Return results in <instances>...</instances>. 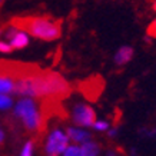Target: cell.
<instances>
[{
	"label": "cell",
	"instance_id": "obj_3",
	"mask_svg": "<svg viewBox=\"0 0 156 156\" xmlns=\"http://www.w3.org/2000/svg\"><path fill=\"white\" fill-rule=\"evenodd\" d=\"M14 116L20 119L24 130H27L29 133L42 135L44 132L48 120L43 116L40 105H37V102H34L33 98H22L16 103Z\"/></svg>",
	"mask_w": 156,
	"mask_h": 156
},
{
	"label": "cell",
	"instance_id": "obj_4",
	"mask_svg": "<svg viewBox=\"0 0 156 156\" xmlns=\"http://www.w3.org/2000/svg\"><path fill=\"white\" fill-rule=\"evenodd\" d=\"M40 70L37 65L32 63H22V62L13 60H0V76L9 77L12 80H17L26 76H30Z\"/></svg>",
	"mask_w": 156,
	"mask_h": 156
},
{
	"label": "cell",
	"instance_id": "obj_5",
	"mask_svg": "<svg viewBox=\"0 0 156 156\" xmlns=\"http://www.w3.org/2000/svg\"><path fill=\"white\" fill-rule=\"evenodd\" d=\"M69 146V137L60 129H53L49 133L44 143V155L46 156H59L66 151Z\"/></svg>",
	"mask_w": 156,
	"mask_h": 156
},
{
	"label": "cell",
	"instance_id": "obj_17",
	"mask_svg": "<svg viewBox=\"0 0 156 156\" xmlns=\"http://www.w3.org/2000/svg\"><path fill=\"white\" fill-rule=\"evenodd\" d=\"M143 136H147V137H155L156 136V128H145L142 130Z\"/></svg>",
	"mask_w": 156,
	"mask_h": 156
},
{
	"label": "cell",
	"instance_id": "obj_16",
	"mask_svg": "<svg viewBox=\"0 0 156 156\" xmlns=\"http://www.w3.org/2000/svg\"><path fill=\"white\" fill-rule=\"evenodd\" d=\"M0 52L2 53H10V52H13V48L10 46V43L0 42Z\"/></svg>",
	"mask_w": 156,
	"mask_h": 156
},
{
	"label": "cell",
	"instance_id": "obj_20",
	"mask_svg": "<svg viewBox=\"0 0 156 156\" xmlns=\"http://www.w3.org/2000/svg\"><path fill=\"white\" fill-rule=\"evenodd\" d=\"M3 140H5V132L0 130V145H3Z\"/></svg>",
	"mask_w": 156,
	"mask_h": 156
},
{
	"label": "cell",
	"instance_id": "obj_18",
	"mask_svg": "<svg viewBox=\"0 0 156 156\" xmlns=\"http://www.w3.org/2000/svg\"><path fill=\"white\" fill-rule=\"evenodd\" d=\"M147 34L152 36V37H156V19L149 24V27H147Z\"/></svg>",
	"mask_w": 156,
	"mask_h": 156
},
{
	"label": "cell",
	"instance_id": "obj_7",
	"mask_svg": "<svg viewBox=\"0 0 156 156\" xmlns=\"http://www.w3.org/2000/svg\"><path fill=\"white\" fill-rule=\"evenodd\" d=\"M66 135L72 142H75V143H85L92 139V135L87 130L80 129V128H67Z\"/></svg>",
	"mask_w": 156,
	"mask_h": 156
},
{
	"label": "cell",
	"instance_id": "obj_12",
	"mask_svg": "<svg viewBox=\"0 0 156 156\" xmlns=\"http://www.w3.org/2000/svg\"><path fill=\"white\" fill-rule=\"evenodd\" d=\"M63 156H83L82 147L76 146V145H70V146L66 147V151L63 152Z\"/></svg>",
	"mask_w": 156,
	"mask_h": 156
},
{
	"label": "cell",
	"instance_id": "obj_11",
	"mask_svg": "<svg viewBox=\"0 0 156 156\" xmlns=\"http://www.w3.org/2000/svg\"><path fill=\"white\" fill-rule=\"evenodd\" d=\"M14 89V82L9 77H3L0 76V93H13Z\"/></svg>",
	"mask_w": 156,
	"mask_h": 156
},
{
	"label": "cell",
	"instance_id": "obj_1",
	"mask_svg": "<svg viewBox=\"0 0 156 156\" xmlns=\"http://www.w3.org/2000/svg\"><path fill=\"white\" fill-rule=\"evenodd\" d=\"M70 85L62 75L52 70H40L14 80L13 93L22 98L63 100L70 95Z\"/></svg>",
	"mask_w": 156,
	"mask_h": 156
},
{
	"label": "cell",
	"instance_id": "obj_9",
	"mask_svg": "<svg viewBox=\"0 0 156 156\" xmlns=\"http://www.w3.org/2000/svg\"><path fill=\"white\" fill-rule=\"evenodd\" d=\"M27 44H29L27 33H24L22 30H17V32L13 34V37L10 39V46L13 48V50L23 49V48H26Z\"/></svg>",
	"mask_w": 156,
	"mask_h": 156
},
{
	"label": "cell",
	"instance_id": "obj_19",
	"mask_svg": "<svg viewBox=\"0 0 156 156\" xmlns=\"http://www.w3.org/2000/svg\"><path fill=\"white\" fill-rule=\"evenodd\" d=\"M116 133H118V129H116V128L109 129V130H108V136L109 137H115V136H116Z\"/></svg>",
	"mask_w": 156,
	"mask_h": 156
},
{
	"label": "cell",
	"instance_id": "obj_14",
	"mask_svg": "<svg viewBox=\"0 0 156 156\" xmlns=\"http://www.w3.org/2000/svg\"><path fill=\"white\" fill-rule=\"evenodd\" d=\"M20 156H33V140H29L24 143Z\"/></svg>",
	"mask_w": 156,
	"mask_h": 156
},
{
	"label": "cell",
	"instance_id": "obj_2",
	"mask_svg": "<svg viewBox=\"0 0 156 156\" xmlns=\"http://www.w3.org/2000/svg\"><path fill=\"white\" fill-rule=\"evenodd\" d=\"M9 23L17 30L44 42H53L62 36V20L50 16H16Z\"/></svg>",
	"mask_w": 156,
	"mask_h": 156
},
{
	"label": "cell",
	"instance_id": "obj_10",
	"mask_svg": "<svg viewBox=\"0 0 156 156\" xmlns=\"http://www.w3.org/2000/svg\"><path fill=\"white\" fill-rule=\"evenodd\" d=\"M82 153L83 156H99L100 153V147L96 142H93L92 139L87 140V142L82 143Z\"/></svg>",
	"mask_w": 156,
	"mask_h": 156
},
{
	"label": "cell",
	"instance_id": "obj_6",
	"mask_svg": "<svg viewBox=\"0 0 156 156\" xmlns=\"http://www.w3.org/2000/svg\"><path fill=\"white\" fill-rule=\"evenodd\" d=\"M72 120L76 126L80 128H92L96 122L95 109L86 103H76L72 109Z\"/></svg>",
	"mask_w": 156,
	"mask_h": 156
},
{
	"label": "cell",
	"instance_id": "obj_8",
	"mask_svg": "<svg viewBox=\"0 0 156 156\" xmlns=\"http://www.w3.org/2000/svg\"><path fill=\"white\" fill-rule=\"evenodd\" d=\"M132 57H133V49L130 46H123L115 55V63L118 66H123V65L129 63Z\"/></svg>",
	"mask_w": 156,
	"mask_h": 156
},
{
	"label": "cell",
	"instance_id": "obj_21",
	"mask_svg": "<svg viewBox=\"0 0 156 156\" xmlns=\"http://www.w3.org/2000/svg\"><path fill=\"white\" fill-rule=\"evenodd\" d=\"M106 156H118V153L115 151H108L106 152Z\"/></svg>",
	"mask_w": 156,
	"mask_h": 156
},
{
	"label": "cell",
	"instance_id": "obj_15",
	"mask_svg": "<svg viewBox=\"0 0 156 156\" xmlns=\"http://www.w3.org/2000/svg\"><path fill=\"white\" fill-rule=\"evenodd\" d=\"M12 106V99L9 96H6L5 93H0V109H9Z\"/></svg>",
	"mask_w": 156,
	"mask_h": 156
},
{
	"label": "cell",
	"instance_id": "obj_22",
	"mask_svg": "<svg viewBox=\"0 0 156 156\" xmlns=\"http://www.w3.org/2000/svg\"><path fill=\"white\" fill-rule=\"evenodd\" d=\"M3 3H5V0H0V9H2V6H3Z\"/></svg>",
	"mask_w": 156,
	"mask_h": 156
},
{
	"label": "cell",
	"instance_id": "obj_13",
	"mask_svg": "<svg viewBox=\"0 0 156 156\" xmlns=\"http://www.w3.org/2000/svg\"><path fill=\"white\" fill-rule=\"evenodd\" d=\"M92 128L95 129L96 132H108L109 130V122H106V120H96Z\"/></svg>",
	"mask_w": 156,
	"mask_h": 156
}]
</instances>
